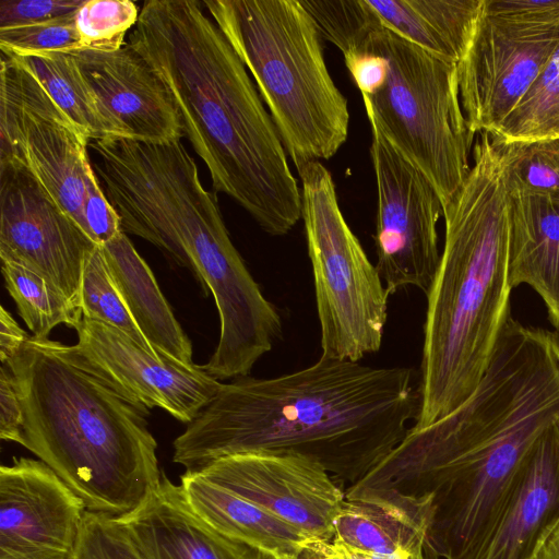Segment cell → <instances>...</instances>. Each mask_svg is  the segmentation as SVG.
<instances>
[{
    "mask_svg": "<svg viewBox=\"0 0 559 559\" xmlns=\"http://www.w3.org/2000/svg\"><path fill=\"white\" fill-rule=\"evenodd\" d=\"M559 421V368L499 343L475 392L403 441L358 483L403 510L443 559H465L509 495L531 450Z\"/></svg>",
    "mask_w": 559,
    "mask_h": 559,
    "instance_id": "cell-1",
    "label": "cell"
},
{
    "mask_svg": "<svg viewBox=\"0 0 559 559\" xmlns=\"http://www.w3.org/2000/svg\"><path fill=\"white\" fill-rule=\"evenodd\" d=\"M419 411L411 368L320 356L287 374L222 383L174 440L173 461L198 471L233 454L288 451L314 460L350 486L403 441Z\"/></svg>",
    "mask_w": 559,
    "mask_h": 559,
    "instance_id": "cell-2",
    "label": "cell"
},
{
    "mask_svg": "<svg viewBox=\"0 0 559 559\" xmlns=\"http://www.w3.org/2000/svg\"><path fill=\"white\" fill-rule=\"evenodd\" d=\"M160 76L213 189L272 236L301 218V189L259 91L198 0H148L127 41Z\"/></svg>",
    "mask_w": 559,
    "mask_h": 559,
    "instance_id": "cell-3",
    "label": "cell"
},
{
    "mask_svg": "<svg viewBox=\"0 0 559 559\" xmlns=\"http://www.w3.org/2000/svg\"><path fill=\"white\" fill-rule=\"evenodd\" d=\"M509 198L501 155L481 132L465 180L443 205L444 245L426 294L413 429L448 416L475 392L510 316Z\"/></svg>",
    "mask_w": 559,
    "mask_h": 559,
    "instance_id": "cell-4",
    "label": "cell"
},
{
    "mask_svg": "<svg viewBox=\"0 0 559 559\" xmlns=\"http://www.w3.org/2000/svg\"><path fill=\"white\" fill-rule=\"evenodd\" d=\"M3 365L22 404L21 445L48 465L87 512L120 519L138 509L163 475L147 414L60 342L31 336Z\"/></svg>",
    "mask_w": 559,
    "mask_h": 559,
    "instance_id": "cell-5",
    "label": "cell"
},
{
    "mask_svg": "<svg viewBox=\"0 0 559 559\" xmlns=\"http://www.w3.org/2000/svg\"><path fill=\"white\" fill-rule=\"evenodd\" d=\"M252 75L298 170L330 159L348 136L347 99L328 69L321 34L298 0H205Z\"/></svg>",
    "mask_w": 559,
    "mask_h": 559,
    "instance_id": "cell-6",
    "label": "cell"
},
{
    "mask_svg": "<svg viewBox=\"0 0 559 559\" xmlns=\"http://www.w3.org/2000/svg\"><path fill=\"white\" fill-rule=\"evenodd\" d=\"M358 50L386 61L382 82L362 96L370 126L428 178L443 207L471 169L475 134L462 109L457 64L382 27L353 52Z\"/></svg>",
    "mask_w": 559,
    "mask_h": 559,
    "instance_id": "cell-7",
    "label": "cell"
},
{
    "mask_svg": "<svg viewBox=\"0 0 559 559\" xmlns=\"http://www.w3.org/2000/svg\"><path fill=\"white\" fill-rule=\"evenodd\" d=\"M297 171L321 356L360 361L381 348L390 294L341 211L331 173L318 160Z\"/></svg>",
    "mask_w": 559,
    "mask_h": 559,
    "instance_id": "cell-8",
    "label": "cell"
},
{
    "mask_svg": "<svg viewBox=\"0 0 559 559\" xmlns=\"http://www.w3.org/2000/svg\"><path fill=\"white\" fill-rule=\"evenodd\" d=\"M0 76V163L24 165L83 230L90 139L16 58L1 52Z\"/></svg>",
    "mask_w": 559,
    "mask_h": 559,
    "instance_id": "cell-9",
    "label": "cell"
},
{
    "mask_svg": "<svg viewBox=\"0 0 559 559\" xmlns=\"http://www.w3.org/2000/svg\"><path fill=\"white\" fill-rule=\"evenodd\" d=\"M377 186L376 267L390 295L428 293L439 267L437 224L443 207L428 178L371 126Z\"/></svg>",
    "mask_w": 559,
    "mask_h": 559,
    "instance_id": "cell-10",
    "label": "cell"
},
{
    "mask_svg": "<svg viewBox=\"0 0 559 559\" xmlns=\"http://www.w3.org/2000/svg\"><path fill=\"white\" fill-rule=\"evenodd\" d=\"M559 45V25L537 24L484 5L457 63L460 100L473 133L492 134Z\"/></svg>",
    "mask_w": 559,
    "mask_h": 559,
    "instance_id": "cell-11",
    "label": "cell"
},
{
    "mask_svg": "<svg viewBox=\"0 0 559 559\" xmlns=\"http://www.w3.org/2000/svg\"><path fill=\"white\" fill-rule=\"evenodd\" d=\"M300 531L330 543L345 491L318 462L288 451H251L217 459L198 471Z\"/></svg>",
    "mask_w": 559,
    "mask_h": 559,
    "instance_id": "cell-12",
    "label": "cell"
},
{
    "mask_svg": "<svg viewBox=\"0 0 559 559\" xmlns=\"http://www.w3.org/2000/svg\"><path fill=\"white\" fill-rule=\"evenodd\" d=\"M0 259L38 271L79 308L84 263L98 245L16 160L0 163Z\"/></svg>",
    "mask_w": 559,
    "mask_h": 559,
    "instance_id": "cell-13",
    "label": "cell"
},
{
    "mask_svg": "<svg viewBox=\"0 0 559 559\" xmlns=\"http://www.w3.org/2000/svg\"><path fill=\"white\" fill-rule=\"evenodd\" d=\"M74 330L72 347L83 364L146 414L159 407L188 425L223 383L201 366L150 353L107 323L82 317Z\"/></svg>",
    "mask_w": 559,
    "mask_h": 559,
    "instance_id": "cell-14",
    "label": "cell"
},
{
    "mask_svg": "<svg viewBox=\"0 0 559 559\" xmlns=\"http://www.w3.org/2000/svg\"><path fill=\"white\" fill-rule=\"evenodd\" d=\"M86 508L44 462L0 467V559H75Z\"/></svg>",
    "mask_w": 559,
    "mask_h": 559,
    "instance_id": "cell-15",
    "label": "cell"
},
{
    "mask_svg": "<svg viewBox=\"0 0 559 559\" xmlns=\"http://www.w3.org/2000/svg\"><path fill=\"white\" fill-rule=\"evenodd\" d=\"M92 92L123 138L147 143L185 135L171 94L156 71L128 44L111 51L72 53Z\"/></svg>",
    "mask_w": 559,
    "mask_h": 559,
    "instance_id": "cell-16",
    "label": "cell"
},
{
    "mask_svg": "<svg viewBox=\"0 0 559 559\" xmlns=\"http://www.w3.org/2000/svg\"><path fill=\"white\" fill-rule=\"evenodd\" d=\"M559 521V421L525 459L483 537L465 559H534Z\"/></svg>",
    "mask_w": 559,
    "mask_h": 559,
    "instance_id": "cell-17",
    "label": "cell"
},
{
    "mask_svg": "<svg viewBox=\"0 0 559 559\" xmlns=\"http://www.w3.org/2000/svg\"><path fill=\"white\" fill-rule=\"evenodd\" d=\"M118 520L145 559H271L203 521L163 472L143 503Z\"/></svg>",
    "mask_w": 559,
    "mask_h": 559,
    "instance_id": "cell-18",
    "label": "cell"
},
{
    "mask_svg": "<svg viewBox=\"0 0 559 559\" xmlns=\"http://www.w3.org/2000/svg\"><path fill=\"white\" fill-rule=\"evenodd\" d=\"M509 284L530 285L559 329V197L509 190Z\"/></svg>",
    "mask_w": 559,
    "mask_h": 559,
    "instance_id": "cell-19",
    "label": "cell"
},
{
    "mask_svg": "<svg viewBox=\"0 0 559 559\" xmlns=\"http://www.w3.org/2000/svg\"><path fill=\"white\" fill-rule=\"evenodd\" d=\"M179 486L189 507L203 521L271 559H297L312 543L285 521L198 472L186 471Z\"/></svg>",
    "mask_w": 559,
    "mask_h": 559,
    "instance_id": "cell-20",
    "label": "cell"
},
{
    "mask_svg": "<svg viewBox=\"0 0 559 559\" xmlns=\"http://www.w3.org/2000/svg\"><path fill=\"white\" fill-rule=\"evenodd\" d=\"M100 248L133 320L153 348L160 355L193 365L191 341L127 234L119 231Z\"/></svg>",
    "mask_w": 559,
    "mask_h": 559,
    "instance_id": "cell-21",
    "label": "cell"
},
{
    "mask_svg": "<svg viewBox=\"0 0 559 559\" xmlns=\"http://www.w3.org/2000/svg\"><path fill=\"white\" fill-rule=\"evenodd\" d=\"M382 28L457 64L474 36L484 0H368Z\"/></svg>",
    "mask_w": 559,
    "mask_h": 559,
    "instance_id": "cell-22",
    "label": "cell"
},
{
    "mask_svg": "<svg viewBox=\"0 0 559 559\" xmlns=\"http://www.w3.org/2000/svg\"><path fill=\"white\" fill-rule=\"evenodd\" d=\"M332 540L376 559H409L425 547V533L391 502L371 495L346 493Z\"/></svg>",
    "mask_w": 559,
    "mask_h": 559,
    "instance_id": "cell-23",
    "label": "cell"
},
{
    "mask_svg": "<svg viewBox=\"0 0 559 559\" xmlns=\"http://www.w3.org/2000/svg\"><path fill=\"white\" fill-rule=\"evenodd\" d=\"M12 57L37 78L53 102L90 141L123 138L87 85L72 53Z\"/></svg>",
    "mask_w": 559,
    "mask_h": 559,
    "instance_id": "cell-24",
    "label": "cell"
},
{
    "mask_svg": "<svg viewBox=\"0 0 559 559\" xmlns=\"http://www.w3.org/2000/svg\"><path fill=\"white\" fill-rule=\"evenodd\" d=\"M5 288L33 336L48 338L59 324L75 329L80 309L45 275L12 260H1Z\"/></svg>",
    "mask_w": 559,
    "mask_h": 559,
    "instance_id": "cell-25",
    "label": "cell"
},
{
    "mask_svg": "<svg viewBox=\"0 0 559 559\" xmlns=\"http://www.w3.org/2000/svg\"><path fill=\"white\" fill-rule=\"evenodd\" d=\"M490 136L499 143L559 139V45Z\"/></svg>",
    "mask_w": 559,
    "mask_h": 559,
    "instance_id": "cell-26",
    "label": "cell"
},
{
    "mask_svg": "<svg viewBox=\"0 0 559 559\" xmlns=\"http://www.w3.org/2000/svg\"><path fill=\"white\" fill-rule=\"evenodd\" d=\"M79 308L82 317L119 329L156 356H168L160 355L153 348L133 320L108 269L100 246L93 249L84 263Z\"/></svg>",
    "mask_w": 559,
    "mask_h": 559,
    "instance_id": "cell-27",
    "label": "cell"
},
{
    "mask_svg": "<svg viewBox=\"0 0 559 559\" xmlns=\"http://www.w3.org/2000/svg\"><path fill=\"white\" fill-rule=\"evenodd\" d=\"M492 142L501 155L509 190L559 197V139Z\"/></svg>",
    "mask_w": 559,
    "mask_h": 559,
    "instance_id": "cell-28",
    "label": "cell"
},
{
    "mask_svg": "<svg viewBox=\"0 0 559 559\" xmlns=\"http://www.w3.org/2000/svg\"><path fill=\"white\" fill-rule=\"evenodd\" d=\"M321 36L344 55L354 51L366 36L381 27L368 0H301Z\"/></svg>",
    "mask_w": 559,
    "mask_h": 559,
    "instance_id": "cell-29",
    "label": "cell"
},
{
    "mask_svg": "<svg viewBox=\"0 0 559 559\" xmlns=\"http://www.w3.org/2000/svg\"><path fill=\"white\" fill-rule=\"evenodd\" d=\"M140 15L130 0H84L75 13L83 50L111 51L121 48L127 32Z\"/></svg>",
    "mask_w": 559,
    "mask_h": 559,
    "instance_id": "cell-30",
    "label": "cell"
},
{
    "mask_svg": "<svg viewBox=\"0 0 559 559\" xmlns=\"http://www.w3.org/2000/svg\"><path fill=\"white\" fill-rule=\"evenodd\" d=\"M76 11L38 23L1 27V52L23 57L82 51L81 38L75 23Z\"/></svg>",
    "mask_w": 559,
    "mask_h": 559,
    "instance_id": "cell-31",
    "label": "cell"
},
{
    "mask_svg": "<svg viewBox=\"0 0 559 559\" xmlns=\"http://www.w3.org/2000/svg\"><path fill=\"white\" fill-rule=\"evenodd\" d=\"M75 559H145L116 519L85 513Z\"/></svg>",
    "mask_w": 559,
    "mask_h": 559,
    "instance_id": "cell-32",
    "label": "cell"
},
{
    "mask_svg": "<svg viewBox=\"0 0 559 559\" xmlns=\"http://www.w3.org/2000/svg\"><path fill=\"white\" fill-rule=\"evenodd\" d=\"M84 0H1L0 28L38 23L76 11Z\"/></svg>",
    "mask_w": 559,
    "mask_h": 559,
    "instance_id": "cell-33",
    "label": "cell"
},
{
    "mask_svg": "<svg viewBox=\"0 0 559 559\" xmlns=\"http://www.w3.org/2000/svg\"><path fill=\"white\" fill-rule=\"evenodd\" d=\"M23 409L14 378L4 365L0 368V438L21 444Z\"/></svg>",
    "mask_w": 559,
    "mask_h": 559,
    "instance_id": "cell-34",
    "label": "cell"
},
{
    "mask_svg": "<svg viewBox=\"0 0 559 559\" xmlns=\"http://www.w3.org/2000/svg\"><path fill=\"white\" fill-rule=\"evenodd\" d=\"M485 5L523 21L559 25V0H485Z\"/></svg>",
    "mask_w": 559,
    "mask_h": 559,
    "instance_id": "cell-35",
    "label": "cell"
},
{
    "mask_svg": "<svg viewBox=\"0 0 559 559\" xmlns=\"http://www.w3.org/2000/svg\"><path fill=\"white\" fill-rule=\"evenodd\" d=\"M31 336L20 328L17 322L5 310L0 309V360L1 364L12 359Z\"/></svg>",
    "mask_w": 559,
    "mask_h": 559,
    "instance_id": "cell-36",
    "label": "cell"
},
{
    "mask_svg": "<svg viewBox=\"0 0 559 559\" xmlns=\"http://www.w3.org/2000/svg\"><path fill=\"white\" fill-rule=\"evenodd\" d=\"M316 544L326 559H376L371 555L335 540Z\"/></svg>",
    "mask_w": 559,
    "mask_h": 559,
    "instance_id": "cell-37",
    "label": "cell"
},
{
    "mask_svg": "<svg viewBox=\"0 0 559 559\" xmlns=\"http://www.w3.org/2000/svg\"><path fill=\"white\" fill-rule=\"evenodd\" d=\"M534 559H559V521L539 546Z\"/></svg>",
    "mask_w": 559,
    "mask_h": 559,
    "instance_id": "cell-38",
    "label": "cell"
},
{
    "mask_svg": "<svg viewBox=\"0 0 559 559\" xmlns=\"http://www.w3.org/2000/svg\"><path fill=\"white\" fill-rule=\"evenodd\" d=\"M297 559H326L316 543L308 544Z\"/></svg>",
    "mask_w": 559,
    "mask_h": 559,
    "instance_id": "cell-39",
    "label": "cell"
},
{
    "mask_svg": "<svg viewBox=\"0 0 559 559\" xmlns=\"http://www.w3.org/2000/svg\"><path fill=\"white\" fill-rule=\"evenodd\" d=\"M409 559H439V557L425 544L423 551Z\"/></svg>",
    "mask_w": 559,
    "mask_h": 559,
    "instance_id": "cell-40",
    "label": "cell"
},
{
    "mask_svg": "<svg viewBox=\"0 0 559 559\" xmlns=\"http://www.w3.org/2000/svg\"><path fill=\"white\" fill-rule=\"evenodd\" d=\"M558 331H559V329H558Z\"/></svg>",
    "mask_w": 559,
    "mask_h": 559,
    "instance_id": "cell-41",
    "label": "cell"
}]
</instances>
